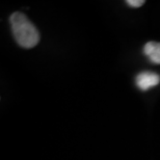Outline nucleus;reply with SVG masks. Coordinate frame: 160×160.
Returning <instances> with one entry per match:
<instances>
[{
	"mask_svg": "<svg viewBox=\"0 0 160 160\" xmlns=\"http://www.w3.org/2000/svg\"><path fill=\"white\" fill-rule=\"evenodd\" d=\"M12 31L19 46L30 49L37 46L40 42V32L23 12H12L9 17Z\"/></svg>",
	"mask_w": 160,
	"mask_h": 160,
	"instance_id": "obj_1",
	"label": "nucleus"
},
{
	"mask_svg": "<svg viewBox=\"0 0 160 160\" xmlns=\"http://www.w3.org/2000/svg\"><path fill=\"white\" fill-rule=\"evenodd\" d=\"M135 83L140 91H149L150 88H155L160 83V76L155 72L145 71L140 72L136 76Z\"/></svg>",
	"mask_w": 160,
	"mask_h": 160,
	"instance_id": "obj_2",
	"label": "nucleus"
},
{
	"mask_svg": "<svg viewBox=\"0 0 160 160\" xmlns=\"http://www.w3.org/2000/svg\"><path fill=\"white\" fill-rule=\"evenodd\" d=\"M143 54L151 62L160 65V43L154 41L148 42L143 46Z\"/></svg>",
	"mask_w": 160,
	"mask_h": 160,
	"instance_id": "obj_3",
	"label": "nucleus"
},
{
	"mask_svg": "<svg viewBox=\"0 0 160 160\" xmlns=\"http://www.w3.org/2000/svg\"><path fill=\"white\" fill-rule=\"evenodd\" d=\"M126 3L130 8H140L145 4V1L143 0H127Z\"/></svg>",
	"mask_w": 160,
	"mask_h": 160,
	"instance_id": "obj_4",
	"label": "nucleus"
}]
</instances>
